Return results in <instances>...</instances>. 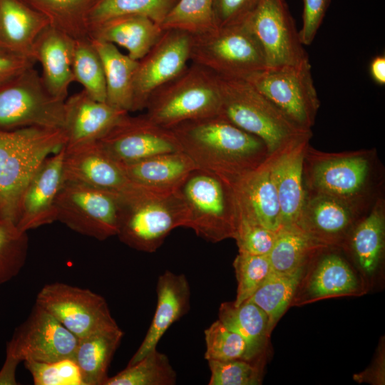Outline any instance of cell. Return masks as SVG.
I'll return each mask as SVG.
<instances>
[{
    "label": "cell",
    "mask_w": 385,
    "mask_h": 385,
    "mask_svg": "<svg viewBox=\"0 0 385 385\" xmlns=\"http://www.w3.org/2000/svg\"><path fill=\"white\" fill-rule=\"evenodd\" d=\"M218 319L245 340L247 361L259 363L270 334L265 312L249 300L237 306L225 302L220 306Z\"/></svg>",
    "instance_id": "cell-31"
},
{
    "label": "cell",
    "mask_w": 385,
    "mask_h": 385,
    "mask_svg": "<svg viewBox=\"0 0 385 385\" xmlns=\"http://www.w3.org/2000/svg\"><path fill=\"white\" fill-rule=\"evenodd\" d=\"M185 206L178 190L141 188L121 197L116 236L134 250L154 252L172 230L185 227Z\"/></svg>",
    "instance_id": "cell-4"
},
{
    "label": "cell",
    "mask_w": 385,
    "mask_h": 385,
    "mask_svg": "<svg viewBox=\"0 0 385 385\" xmlns=\"http://www.w3.org/2000/svg\"><path fill=\"white\" fill-rule=\"evenodd\" d=\"M124 333L119 327L103 330L79 339L73 360L84 385H104L113 355Z\"/></svg>",
    "instance_id": "cell-30"
},
{
    "label": "cell",
    "mask_w": 385,
    "mask_h": 385,
    "mask_svg": "<svg viewBox=\"0 0 385 385\" xmlns=\"http://www.w3.org/2000/svg\"><path fill=\"white\" fill-rule=\"evenodd\" d=\"M98 143L120 164L183 151L170 129L153 123L145 115L130 116L128 114Z\"/></svg>",
    "instance_id": "cell-16"
},
{
    "label": "cell",
    "mask_w": 385,
    "mask_h": 385,
    "mask_svg": "<svg viewBox=\"0 0 385 385\" xmlns=\"http://www.w3.org/2000/svg\"><path fill=\"white\" fill-rule=\"evenodd\" d=\"M365 213L334 197L306 192L296 225L319 242L331 247L342 245L354 224Z\"/></svg>",
    "instance_id": "cell-19"
},
{
    "label": "cell",
    "mask_w": 385,
    "mask_h": 385,
    "mask_svg": "<svg viewBox=\"0 0 385 385\" xmlns=\"http://www.w3.org/2000/svg\"><path fill=\"white\" fill-rule=\"evenodd\" d=\"M73 74L91 97L106 101V86L101 59L90 38L75 39Z\"/></svg>",
    "instance_id": "cell-38"
},
{
    "label": "cell",
    "mask_w": 385,
    "mask_h": 385,
    "mask_svg": "<svg viewBox=\"0 0 385 385\" xmlns=\"http://www.w3.org/2000/svg\"><path fill=\"white\" fill-rule=\"evenodd\" d=\"M213 4L214 0H178L160 26L191 36L207 32L217 27Z\"/></svg>",
    "instance_id": "cell-39"
},
{
    "label": "cell",
    "mask_w": 385,
    "mask_h": 385,
    "mask_svg": "<svg viewBox=\"0 0 385 385\" xmlns=\"http://www.w3.org/2000/svg\"><path fill=\"white\" fill-rule=\"evenodd\" d=\"M26 232L9 220H0V285L15 277L24 267L28 255Z\"/></svg>",
    "instance_id": "cell-40"
},
{
    "label": "cell",
    "mask_w": 385,
    "mask_h": 385,
    "mask_svg": "<svg viewBox=\"0 0 385 385\" xmlns=\"http://www.w3.org/2000/svg\"><path fill=\"white\" fill-rule=\"evenodd\" d=\"M204 334L206 347L204 356L207 361L247 360L245 340L219 319L212 323Z\"/></svg>",
    "instance_id": "cell-42"
},
{
    "label": "cell",
    "mask_w": 385,
    "mask_h": 385,
    "mask_svg": "<svg viewBox=\"0 0 385 385\" xmlns=\"http://www.w3.org/2000/svg\"><path fill=\"white\" fill-rule=\"evenodd\" d=\"M129 113L91 97L84 90L64 101L66 148L100 140Z\"/></svg>",
    "instance_id": "cell-20"
},
{
    "label": "cell",
    "mask_w": 385,
    "mask_h": 385,
    "mask_svg": "<svg viewBox=\"0 0 385 385\" xmlns=\"http://www.w3.org/2000/svg\"><path fill=\"white\" fill-rule=\"evenodd\" d=\"M359 288L358 280L349 265L337 254H327L320 259L307 284L312 298L346 295Z\"/></svg>",
    "instance_id": "cell-33"
},
{
    "label": "cell",
    "mask_w": 385,
    "mask_h": 385,
    "mask_svg": "<svg viewBox=\"0 0 385 385\" xmlns=\"http://www.w3.org/2000/svg\"><path fill=\"white\" fill-rule=\"evenodd\" d=\"M91 39L103 67L106 86V102L115 108L130 112L133 98V81L138 61L123 53L111 43Z\"/></svg>",
    "instance_id": "cell-29"
},
{
    "label": "cell",
    "mask_w": 385,
    "mask_h": 385,
    "mask_svg": "<svg viewBox=\"0 0 385 385\" xmlns=\"http://www.w3.org/2000/svg\"><path fill=\"white\" fill-rule=\"evenodd\" d=\"M170 129L197 169L232 186L270 155L262 139L219 114L185 121Z\"/></svg>",
    "instance_id": "cell-1"
},
{
    "label": "cell",
    "mask_w": 385,
    "mask_h": 385,
    "mask_svg": "<svg viewBox=\"0 0 385 385\" xmlns=\"http://www.w3.org/2000/svg\"><path fill=\"white\" fill-rule=\"evenodd\" d=\"M177 374L167 355L157 348L138 362L128 365L104 385H175Z\"/></svg>",
    "instance_id": "cell-37"
},
{
    "label": "cell",
    "mask_w": 385,
    "mask_h": 385,
    "mask_svg": "<svg viewBox=\"0 0 385 385\" xmlns=\"http://www.w3.org/2000/svg\"><path fill=\"white\" fill-rule=\"evenodd\" d=\"M218 80L219 115L262 139L270 154L299 139L312 137V130L294 125L246 80L219 76Z\"/></svg>",
    "instance_id": "cell-5"
},
{
    "label": "cell",
    "mask_w": 385,
    "mask_h": 385,
    "mask_svg": "<svg viewBox=\"0 0 385 385\" xmlns=\"http://www.w3.org/2000/svg\"><path fill=\"white\" fill-rule=\"evenodd\" d=\"M65 147L47 157L21 197L16 225L22 232L57 221L56 200L63 183Z\"/></svg>",
    "instance_id": "cell-18"
},
{
    "label": "cell",
    "mask_w": 385,
    "mask_h": 385,
    "mask_svg": "<svg viewBox=\"0 0 385 385\" xmlns=\"http://www.w3.org/2000/svg\"><path fill=\"white\" fill-rule=\"evenodd\" d=\"M63 178V181L83 183L121 197L142 188L128 178L121 165L98 141L65 148Z\"/></svg>",
    "instance_id": "cell-17"
},
{
    "label": "cell",
    "mask_w": 385,
    "mask_h": 385,
    "mask_svg": "<svg viewBox=\"0 0 385 385\" xmlns=\"http://www.w3.org/2000/svg\"><path fill=\"white\" fill-rule=\"evenodd\" d=\"M24 362L35 385H84L81 371L73 359L51 362Z\"/></svg>",
    "instance_id": "cell-44"
},
{
    "label": "cell",
    "mask_w": 385,
    "mask_h": 385,
    "mask_svg": "<svg viewBox=\"0 0 385 385\" xmlns=\"http://www.w3.org/2000/svg\"><path fill=\"white\" fill-rule=\"evenodd\" d=\"M383 178L375 149L327 153L310 145L306 149L305 192L334 197L366 212L382 195Z\"/></svg>",
    "instance_id": "cell-2"
},
{
    "label": "cell",
    "mask_w": 385,
    "mask_h": 385,
    "mask_svg": "<svg viewBox=\"0 0 385 385\" xmlns=\"http://www.w3.org/2000/svg\"><path fill=\"white\" fill-rule=\"evenodd\" d=\"M237 282L233 304L240 305L249 299L272 271L267 255L238 252L233 262Z\"/></svg>",
    "instance_id": "cell-41"
},
{
    "label": "cell",
    "mask_w": 385,
    "mask_h": 385,
    "mask_svg": "<svg viewBox=\"0 0 385 385\" xmlns=\"http://www.w3.org/2000/svg\"><path fill=\"white\" fill-rule=\"evenodd\" d=\"M220 103L218 76L192 63L151 94L145 116L170 129L185 121L219 114Z\"/></svg>",
    "instance_id": "cell-6"
},
{
    "label": "cell",
    "mask_w": 385,
    "mask_h": 385,
    "mask_svg": "<svg viewBox=\"0 0 385 385\" xmlns=\"http://www.w3.org/2000/svg\"><path fill=\"white\" fill-rule=\"evenodd\" d=\"M121 197L89 185L63 181L56 200L57 221L98 240L118 232Z\"/></svg>",
    "instance_id": "cell-11"
},
{
    "label": "cell",
    "mask_w": 385,
    "mask_h": 385,
    "mask_svg": "<svg viewBox=\"0 0 385 385\" xmlns=\"http://www.w3.org/2000/svg\"><path fill=\"white\" fill-rule=\"evenodd\" d=\"M328 248L296 225L283 226L267 256L272 271L289 273L304 268L309 260Z\"/></svg>",
    "instance_id": "cell-32"
},
{
    "label": "cell",
    "mask_w": 385,
    "mask_h": 385,
    "mask_svg": "<svg viewBox=\"0 0 385 385\" xmlns=\"http://www.w3.org/2000/svg\"><path fill=\"white\" fill-rule=\"evenodd\" d=\"M209 385H257L262 371L258 362L244 359L209 360Z\"/></svg>",
    "instance_id": "cell-43"
},
{
    "label": "cell",
    "mask_w": 385,
    "mask_h": 385,
    "mask_svg": "<svg viewBox=\"0 0 385 385\" xmlns=\"http://www.w3.org/2000/svg\"><path fill=\"white\" fill-rule=\"evenodd\" d=\"M191 35L178 30H165L138 61L133 81L130 112L143 111L151 94L178 76L190 60Z\"/></svg>",
    "instance_id": "cell-15"
},
{
    "label": "cell",
    "mask_w": 385,
    "mask_h": 385,
    "mask_svg": "<svg viewBox=\"0 0 385 385\" xmlns=\"http://www.w3.org/2000/svg\"><path fill=\"white\" fill-rule=\"evenodd\" d=\"M277 234V232L239 216L234 239L238 252L268 255L274 245Z\"/></svg>",
    "instance_id": "cell-45"
},
{
    "label": "cell",
    "mask_w": 385,
    "mask_h": 385,
    "mask_svg": "<svg viewBox=\"0 0 385 385\" xmlns=\"http://www.w3.org/2000/svg\"><path fill=\"white\" fill-rule=\"evenodd\" d=\"M35 59L0 46V83L24 70L34 66Z\"/></svg>",
    "instance_id": "cell-48"
},
{
    "label": "cell",
    "mask_w": 385,
    "mask_h": 385,
    "mask_svg": "<svg viewBox=\"0 0 385 385\" xmlns=\"http://www.w3.org/2000/svg\"><path fill=\"white\" fill-rule=\"evenodd\" d=\"M331 0H303L299 37L304 46L312 43L319 29Z\"/></svg>",
    "instance_id": "cell-47"
},
{
    "label": "cell",
    "mask_w": 385,
    "mask_h": 385,
    "mask_svg": "<svg viewBox=\"0 0 385 385\" xmlns=\"http://www.w3.org/2000/svg\"><path fill=\"white\" fill-rule=\"evenodd\" d=\"M310 138H302L270 154L271 171L280 207L281 227L297 225L304 203L303 163Z\"/></svg>",
    "instance_id": "cell-21"
},
{
    "label": "cell",
    "mask_w": 385,
    "mask_h": 385,
    "mask_svg": "<svg viewBox=\"0 0 385 385\" xmlns=\"http://www.w3.org/2000/svg\"><path fill=\"white\" fill-rule=\"evenodd\" d=\"M128 178L145 188L175 191L197 166L183 151L154 155L137 162L120 164Z\"/></svg>",
    "instance_id": "cell-25"
},
{
    "label": "cell",
    "mask_w": 385,
    "mask_h": 385,
    "mask_svg": "<svg viewBox=\"0 0 385 385\" xmlns=\"http://www.w3.org/2000/svg\"><path fill=\"white\" fill-rule=\"evenodd\" d=\"M260 0H214L213 9L217 26L242 22Z\"/></svg>",
    "instance_id": "cell-46"
},
{
    "label": "cell",
    "mask_w": 385,
    "mask_h": 385,
    "mask_svg": "<svg viewBox=\"0 0 385 385\" xmlns=\"http://www.w3.org/2000/svg\"><path fill=\"white\" fill-rule=\"evenodd\" d=\"M41 14L49 24L73 38H89L88 12L96 0H21Z\"/></svg>",
    "instance_id": "cell-35"
},
{
    "label": "cell",
    "mask_w": 385,
    "mask_h": 385,
    "mask_svg": "<svg viewBox=\"0 0 385 385\" xmlns=\"http://www.w3.org/2000/svg\"><path fill=\"white\" fill-rule=\"evenodd\" d=\"M156 309L146 332L137 351L128 365L143 358L157 345L168 328L186 314L190 306V288L183 274L165 271L158 279L156 286Z\"/></svg>",
    "instance_id": "cell-23"
},
{
    "label": "cell",
    "mask_w": 385,
    "mask_h": 385,
    "mask_svg": "<svg viewBox=\"0 0 385 385\" xmlns=\"http://www.w3.org/2000/svg\"><path fill=\"white\" fill-rule=\"evenodd\" d=\"M232 188L238 217L275 232L280 229L281 212L271 171L270 155L258 168L235 183Z\"/></svg>",
    "instance_id": "cell-22"
},
{
    "label": "cell",
    "mask_w": 385,
    "mask_h": 385,
    "mask_svg": "<svg viewBox=\"0 0 385 385\" xmlns=\"http://www.w3.org/2000/svg\"><path fill=\"white\" fill-rule=\"evenodd\" d=\"M64 101L53 96L34 66L29 67L0 83V130L63 128Z\"/></svg>",
    "instance_id": "cell-9"
},
{
    "label": "cell",
    "mask_w": 385,
    "mask_h": 385,
    "mask_svg": "<svg viewBox=\"0 0 385 385\" xmlns=\"http://www.w3.org/2000/svg\"><path fill=\"white\" fill-rule=\"evenodd\" d=\"M178 0H96L87 17L88 31L108 20L139 15L150 18L159 25Z\"/></svg>",
    "instance_id": "cell-36"
},
{
    "label": "cell",
    "mask_w": 385,
    "mask_h": 385,
    "mask_svg": "<svg viewBox=\"0 0 385 385\" xmlns=\"http://www.w3.org/2000/svg\"><path fill=\"white\" fill-rule=\"evenodd\" d=\"M78 340L53 315L35 304L7 342L6 358L18 364L73 359Z\"/></svg>",
    "instance_id": "cell-13"
},
{
    "label": "cell",
    "mask_w": 385,
    "mask_h": 385,
    "mask_svg": "<svg viewBox=\"0 0 385 385\" xmlns=\"http://www.w3.org/2000/svg\"><path fill=\"white\" fill-rule=\"evenodd\" d=\"M190 60L227 78L245 80L267 68L262 47L245 21L191 36Z\"/></svg>",
    "instance_id": "cell-8"
},
{
    "label": "cell",
    "mask_w": 385,
    "mask_h": 385,
    "mask_svg": "<svg viewBox=\"0 0 385 385\" xmlns=\"http://www.w3.org/2000/svg\"><path fill=\"white\" fill-rule=\"evenodd\" d=\"M364 272L371 274L378 268L385 244V200L380 195L371 208L354 224L344 243Z\"/></svg>",
    "instance_id": "cell-28"
},
{
    "label": "cell",
    "mask_w": 385,
    "mask_h": 385,
    "mask_svg": "<svg viewBox=\"0 0 385 385\" xmlns=\"http://www.w3.org/2000/svg\"><path fill=\"white\" fill-rule=\"evenodd\" d=\"M19 364L6 359L0 370V385L18 384L16 379V370Z\"/></svg>",
    "instance_id": "cell-49"
},
{
    "label": "cell",
    "mask_w": 385,
    "mask_h": 385,
    "mask_svg": "<svg viewBox=\"0 0 385 385\" xmlns=\"http://www.w3.org/2000/svg\"><path fill=\"white\" fill-rule=\"evenodd\" d=\"M48 25L44 16L21 0H0V46L33 57L34 42Z\"/></svg>",
    "instance_id": "cell-27"
},
{
    "label": "cell",
    "mask_w": 385,
    "mask_h": 385,
    "mask_svg": "<svg viewBox=\"0 0 385 385\" xmlns=\"http://www.w3.org/2000/svg\"><path fill=\"white\" fill-rule=\"evenodd\" d=\"M297 127L311 130L320 106L309 61L266 68L245 79Z\"/></svg>",
    "instance_id": "cell-10"
},
{
    "label": "cell",
    "mask_w": 385,
    "mask_h": 385,
    "mask_svg": "<svg viewBox=\"0 0 385 385\" xmlns=\"http://www.w3.org/2000/svg\"><path fill=\"white\" fill-rule=\"evenodd\" d=\"M303 271L304 268L289 273L272 270L264 282L247 299L267 314L270 333L291 302L300 283Z\"/></svg>",
    "instance_id": "cell-34"
},
{
    "label": "cell",
    "mask_w": 385,
    "mask_h": 385,
    "mask_svg": "<svg viewBox=\"0 0 385 385\" xmlns=\"http://www.w3.org/2000/svg\"><path fill=\"white\" fill-rule=\"evenodd\" d=\"M160 26L148 17L124 16L105 21L89 31V38L124 48L128 55L140 61L163 33Z\"/></svg>",
    "instance_id": "cell-26"
},
{
    "label": "cell",
    "mask_w": 385,
    "mask_h": 385,
    "mask_svg": "<svg viewBox=\"0 0 385 385\" xmlns=\"http://www.w3.org/2000/svg\"><path fill=\"white\" fill-rule=\"evenodd\" d=\"M78 339L118 327L106 299L88 289L62 282L44 285L36 303Z\"/></svg>",
    "instance_id": "cell-12"
},
{
    "label": "cell",
    "mask_w": 385,
    "mask_h": 385,
    "mask_svg": "<svg viewBox=\"0 0 385 385\" xmlns=\"http://www.w3.org/2000/svg\"><path fill=\"white\" fill-rule=\"evenodd\" d=\"M186 210L185 227L211 242L235 237L238 210L232 186L200 169L193 170L180 186Z\"/></svg>",
    "instance_id": "cell-7"
},
{
    "label": "cell",
    "mask_w": 385,
    "mask_h": 385,
    "mask_svg": "<svg viewBox=\"0 0 385 385\" xmlns=\"http://www.w3.org/2000/svg\"><path fill=\"white\" fill-rule=\"evenodd\" d=\"M66 144L63 128L0 130V220L16 223L21 197L31 178Z\"/></svg>",
    "instance_id": "cell-3"
},
{
    "label": "cell",
    "mask_w": 385,
    "mask_h": 385,
    "mask_svg": "<svg viewBox=\"0 0 385 385\" xmlns=\"http://www.w3.org/2000/svg\"><path fill=\"white\" fill-rule=\"evenodd\" d=\"M370 73L374 81L380 85L385 84V56H376L370 63Z\"/></svg>",
    "instance_id": "cell-50"
},
{
    "label": "cell",
    "mask_w": 385,
    "mask_h": 385,
    "mask_svg": "<svg viewBox=\"0 0 385 385\" xmlns=\"http://www.w3.org/2000/svg\"><path fill=\"white\" fill-rule=\"evenodd\" d=\"M245 21L262 47L267 68L309 61L285 0H260Z\"/></svg>",
    "instance_id": "cell-14"
},
{
    "label": "cell",
    "mask_w": 385,
    "mask_h": 385,
    "mask_svg": "<svg viewBox=\"0 0 385 385\" xmlns=\"http://www.w3.org/2000/svg\"><path fill=\"white\" fill-rule=\"evenodd\" d=\"M75 38L48 25L38 36L32 56L41 65L42 81L55 98L65 101L74 82L73 58Z\"/></svg>",
    "instance_id": "cell-24"
}]
</instances>
